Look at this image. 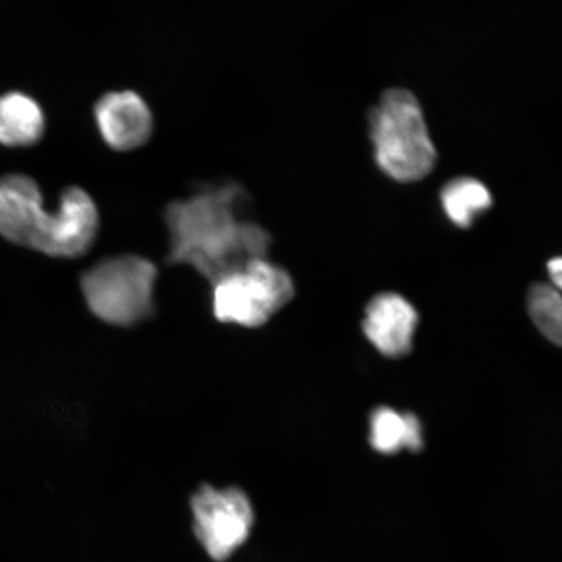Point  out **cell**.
Returning <instances> with one entry per match:
<instances>
[{
  "mask_svg": "<svg viewBox=\"0 0 562 562\" xmlns=\"http://www.w3.org/2000/svg\"><path fill=\"white\" fill-rule=\"evenodd\" d=\"M249 202L246 189L229 181L168 203L164 220L170 241L165 262L192 267L213 285L249 262L267 258L272 237L258 223L244 220Z\"/></svg>",
  "mask_w": 562,
  "mask_h": 562,
  "instance_id": "obj_1",
  "label": "cell"
},
{
  "mask_svg": "<svg viewBox=\"0 0 562 562\" xmlns=\"http://www.w3.org/2000/svg\"><path fill=\"white\" fill-rule=\"evenodd\" d=\"M100 227V211L86 189L66 188L58 210L48 213L31 176L0 178V236L13 245L53 258H80L93 248Z\"/></svg>",
  "mask_w": 562,
  "mask_h": 562,
  "instance_id": "obj_2",
  "label": "cell"
},
{
  "mask_svg": "<svg viewBox=\"0 0 562 562\" xmlns=\"http://www.w3.org/2000/svg\"><path fill=\"white\" fill-rule=\"evenodd\" d=\"M369 130L375 164L386 178L409 184L432 172L437 147L412 91L386 90L370 111Z\"/></svg>",
  "mask_w": 562,
  "mask_h": 562,
  "instance_id": "obj_3",
  "label": "cell"
},
{
  "mask_svg": "<svg viewBox=\"0 0 562 562\" xmlns=\"http://www.w3.org/2000/svg\"><path fill=\"white\" fill-rule=\"evenodd\" d=\"M158 267L145 257L121 255L101 259L80 276V290L95 318L131 328L157 314Z\"/></svg>",
  "mask_w": 562,
  "mask_h": 562,
  "instance_id": "obj_4",
  "label": "cell"
},
{
  "mask_svg": "<svg viewBox=\"0 0 562 562\" xmlns=\"http://www.w3.org/2000/svg\"><path fill=\"white\" fill-rule=\"evenodd\" d=\"M211 311L217 322L245 328L266 325L294 297L293 279L269 259H256L211 285Z\"/></svg>",
  "mask_w": 562,
  "mask_h": 562,
  "instance_id": "obj_5",
  "label": "cell"
},
{
  "mask_svg": "<svg viewBox=\"0 0 562 562\" xmlns=\"http://www.w3.org/2000/svg\"><path fill=\"white\" fill-rule=\"evenodd\" d=\"M193 536L214 562H227L248 543L256 524L250 496L240 486L201 483L191 497Z\"/></svg>",
  "mask_w": 562,
  "mask_h": 562,
  "instance_id": "obj_6",
  "label": "cell"
},
{
  "mask_svg": "<svg viewBox=\"0 0 562 562\" xmlns=\"http://www.w3.org/2000/svg\"><path fill=\"white\" fill-rule=\"evenodd\" d=\"M94 119L104 144L115 151L139 149L153 136V112L136 91L103 94L94 104Z\"/></svg>",
  "mask_w": 562,
  "mask_h": 562,
  "instance_id": "obj_7",
  "label": "cell"
},
{
  "mask_svg": "<svg viewBox=\"0 0 562 562\" xmlns=\"http://www.w3.org/2000/svg\"><path fill=\"white\" fill-rule=\"evenodd\" d=\"M418 325V313L396 293H382L370 301L363 319L368 340L385 357L409 353Z\"/></svg>",
  "mask_w": 562,
  "mask_h": 562,
  "instance_id": "obj_8",
  "label": "cell"
},
{
  "mask_svg": "<svg viewBox=\"0 0 562 562\" xmlns=\"http://www.w3.org/2000/svg\"><path fill=\"white\" fill-rule=\"evenodd\" d=\"M44 110L32 97L12 91L0 97V145L30 147L44 137Z\"/></svg>",
  "mask_w": 562,
  "mask_h": 562,
  "instance_id": "obj_9",
  "label": "cell"
},
{
  "mask_svg": "<svg viewBox=\"0 0 562 562\" xmlns=\"http://www.w3.org/2000/svg\"><path fill=\"white\" fill-rule=\"evenodd\" d=\"M370 445L382 454L397 453L402 449L417 453L424 448L420 422L414 414L379 407L370 420Z\"/></svg>",
  "mask_w": 562,
  "mask_h": 562,
  "instance_id": "obj_10",
  "label": "cell"
},
{
  "mask_svg": "<svg viewBox=\"0 0 562 562\" xmlns=\"http://www.w3.org/2000/svg\"><path fill=\"white\" fill-rule=\"evenodd\" d=\"M440 202L448 220L454 226L469 228L477 216L492 206V195L480 180L456 178L441 189Z\"/></svg>",
  "mask_w": 562,
  "mask_h": 562,
  "instance_id": "obj_11",
  "label": "cell"
},
{
  "mask_svg": "<svg viewBox=\"0 0 562 562\" xmlns=\"http://www.w3.org/2000/svg\"><path fill=\"white\" fill-rule=\"evenodd\" d=\"M527 306L533 325L548 340L560 346L562 339V301L559 290L546 284L532 286Z\"/></svg>",
  "mask_w": 562,
  "mask_h": 562,
  "instance_id": "obj_12",
  "label": "cell"
},
{
  "mask_svg": "<svg viewBox=\"0 0 562 562\" xmlns=\"http://www.w3.org/2000/svg\"><path fill=\"white\" fill-rule=\"evenodd\" d=\"M548 273H550L553 285L560 290L562 284L561 258H554L550 263H548Z\"/></svg>",
  "mask_w": 562,
  "mask_h": 562,
  "instance_id": "obj_13",
  "label": "cell"
}]
</instances>
